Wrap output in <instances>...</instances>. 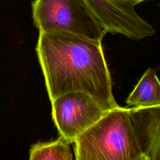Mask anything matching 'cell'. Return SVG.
I'll return each instance as SVG.
<instances>
[{
    "label": "cell",
    "instance_id": "obj_1",
    "mask_svg": "<svg viewBox=\"0 0 160 160\" xmlns=\"http://www.w3.org/2000/svg\"><path fill=\"white\" fill-rule=\"evenodd\" d=\"M36 52L51 101L82 91L108 109L119 106L101 42L67 32L41 31Z\"/></svg>",
    "mask_w": 160,
    "mask_h": 160
},
{
    "label": "cell",
    "instance_id": "obj_2",
    "mask_svg": "<svg viewBox=\"0 0 160 160\" xmlns=\"http://www.w3.org/2000/svg\"><path fill=\"white\" fill-rule=\"evenodd\" d=\"M76 160H145L130 108L108 110L74 142Z\"/></svg>",
    "mask_w": 160,
    "mask_h": 160
},
{
    "label": "cell",
    "instance_id": "obj_3",
    "mask_svg": "<svg viewBox=\"0 0 160 160\" xmlns=\"http://www.w3.org/2000/svg\"><path fill=\"white\" fill-rule=\"evenodd\" d=\"M32 12L39 32H67L100 42L107 33L85 0H34Z\"/></svg>",
    "mask_w": 160,
    "mask_h": 160
},
{
    "label": "cell",
    "instance_id": "obj_4",
    "mask_svg": "<svg viewBox=\"0 0 160 160\" xmlns=\"http://www.w3.org/2000/svg\"><path fill=\"white\" fill-rule=\"evenodd\" d=\"M51 102L54 123L61 136L69 143L74 142L109 110L82 91L62 94Z\"/></svg>",
    "mask_w": 160,
    "mask_h": 160
},
{
    "label": "cell",
    "instance_id": "obj_5",
    "mask_svg": "<svg viewBox=\"0 0 160 160\" xmlns=\"http://www.w3.org/2000/svg\"><path fill=\"white\" fill-rule=\"evenodd\" d=\"M85 1L107 33L139 41L156 32L152 26L138 14L134 6L114 0Z\"/></svg>",
    "mask_w": 160,
    "mask_h": 160
},
{
    "label": "cell",
    "instance_id": "obj_6",
    "mask_svg": "<svg viewBox=\"0 0 160 160\" xmlns=\"http://www.w3.org/2000/svg\"><path fill=\"white\" fill-rule=\"evenodd\" d=\"M130 112L145 160H160V105L132 107Z\"/></svg>",
    "mask_w": 160,
    "mask_h": 160
},
{
    "label": "cell",
    "instance_id": "obj_7",
    "mask_svg": "<svg viewBox=\"0 0 160 160\" xmlns=\"http://www.w3.org/2000/svg\"><path fill=\"white\" fill-rule=\"evenodd\" d=\"M126 103L134 108H146L160 105V81L156 71L148 68L143 73Z\"/></svg>",
    "mask_w": 160,
    "mask_h": 160
},
{
    "label": "cell",
    "instance_id": "obj_8",
    "mask_svg": "<svg viewBox=\"0 0 160 160\" xmlns=\"http://www.w3.org/2000/svg\"><path fill=\"white\" fill-rule=\"evenodd\" d=\"M68 143L61 136L53 141L37 143L30 149L29 159L72 160V156Z\"/></svg>",
    "mask_w": 160,
    "mask_h": 160
},
{
    "label": "cell",
    "instance_id": "obj_9",
    "mask_svg": "<svg viewBox=\"0 0 160 160\" xmlns=\"http://www.w3.org/2000/svg\"><path fill=\"white\" fill-rule=\"evenodd\" d=\"M114 1L125 4L135 6L136 4H138L145 0H114Z\"/></svg>",
    "mask_w": 160,
    "mask_h": 160
},
{
    "label": "cell",
    "instance_id": "obj_10",
    "mask_svg": "<svg viewBox=\"0 0 160 160\" xmlns=\"http://www.w3.org/2000/svg\"><path fill=\"white\" fill-rule=\"evenodd\" d=\"M159 1H160V0H159Z\"/></svg>",
    "mask_w": 160,
    "mask_h": 160
}]
</instances>
